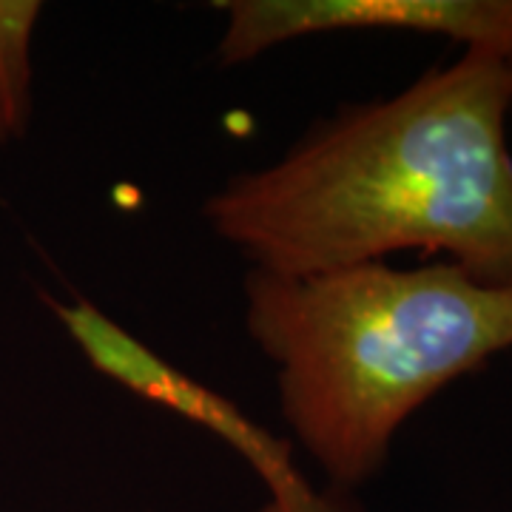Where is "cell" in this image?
Returning a JSON list of instances; mask_svg holds the SVG:
<instances>
[{
  "instance_id": "6da1fadb",
  "label": "cell",
  "mask_w": 512,
  "mask_h": 512,
  "mask_svg": "<svg viewBox=\"0 0 512 512\" xmlns=\"http://www.w3.org/2000/svg\"><path fill=\"white\" fill-rule=\"evenodd\" d=\"M510 111L504 55L467 49L390 100L345 109L271 168L234 177L205 217L274 276L421 251L512 285Z\"/></svg>"
},
{
  "instance_id": "7a4b0ae2",
  "label": "cell",
  "mask_w": 512,
  "mask_h": 512,
  "mask_svg": "<svg viewBox=\"0 0 512 512\" xmlns=\"http://www.w3.org/2000/svg\"><path fill=\"white\" fill-rule=\"evenodd\" d=\"M245 296L282 413L339 484L373 476L421 404L512 348V285H484L453 262L316 276L254 268Z\"/></svg>"
},
{
  "instance_id": "3957f363",
  "label": "cell",
  "mask_w": 512,
  "mask_h": 512,
  "mask_svg": "<svg viewBox=\"0 0 512 512\" xmlns=\"http://www.w3.org/2000/svg\"><path fill=\"white\" fill-rule=\"evenodd\" d=\"M220 43L222 63H242L276 43L345 29L447 35L467 49L512 52V0H234Z\"/></svg>"
},
{
  "instance_id": "277c9868",
  "label": "cell",
  "mask_w": 512,
  "mask_h": 512,
  "mask_svg": "<svg viewBox=\"0 0 512 512\" xmlns=\"http://www.w3.org/2000/svg\"><path fill=\"white\" fill-rule=\"evenodd\" d=\"M55 313L77 342V348L83 350V356L100 373H106L109 379L120 382L148 402L163 404L220 436L254 467L271 493L305 481L293 470L291 447L285 441H276L234 402L222 399L220 393L208 390L197 379L185 376L183 370L168 365L154 350L137 342L128 330L114 325L106 313H100L89 302H55Z\"/></svg>"
},
{
  "instance_id": "5b68a950",
  "label": "cell",
  "mask_w": 512,
  "mask_h": 512,
  "mask_svg": "<svg viewBox=\"0 0 512 512\" xmlns=\"http://www.w3.org/2000/svg\"><path fill=\"white\" fill-rule=\"evenodd\" d=\"M40 18L35 0H0V143L26 131L32 109V32Z\"/></svg>"
},
{
  "instance_id": "8992f818",
  "label": "cell",
  "mask_w": 512,
  "mask_h": 512,
  "mask_svg": "<svg viewBox=\"0 0 512 512\" xmlns=\"http://www.w3.org/2000/svg\"><path fill=\"white\" fill-rule=\"evenodd\" d=\"M262 512H339L328 498L313 493L308 481H299L288 490H276L271 493V501L262 507Z\"/></svg>"
},
{
  "instance_id": "52a82bcc",
  "label": "cell",
  "mask_w": 512,
  "mask_h": 512,
  "mask_svg": "<svg viewBox=\"0 0 512 512\" xmlns=\"http://www.w3.org/2000/svg\"><path fill=\"white\" fill-rule=\"evenodd\" d=\"M504 63H507V77H510V94H512V52L504 57Z\"/></svg>"
}]
</instances>
